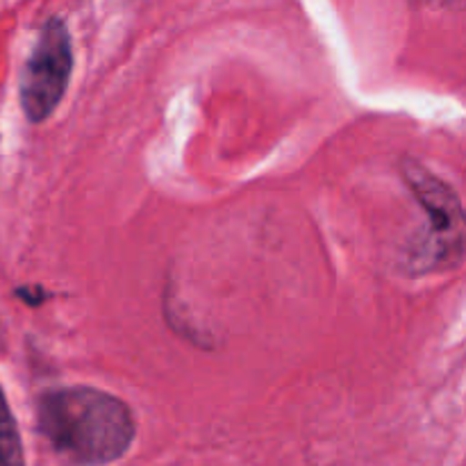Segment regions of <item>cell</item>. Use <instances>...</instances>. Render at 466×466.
Wrapping results in <instances>:
<instances>
[{
	"label": "cell",
	"instance_id": "5b68a950",
	"mask_svg": "<svg viewBox=\"0 0 466 466\" xmlns=\"http://www.w3.org/2000/svg\"><path fill=\"white\" fill-rule=\"evenodd\" d=\"M414 3L423 7H462V0H414Z\"/></svg>",
	"mask_w": 466,
	"mask_h": 466
},
{
	"label": "cell",
	"instance_id": "6da1fadb",
	"mask_svg": "<svg viewBox=\"0 0 466 466\" xmlns=\"http://www.w3.org/2000/svg\"><path fill=\"white\" fill-rule=\"evenodd\" d=\"M39 432L71 466H107L130 451L137 426L130 408L94 387H59L36 405Z\"/></svg>",
	"mask_w": 466,
	"mask_h": 466
},
{
	"label": "cell",
	"instance_id": "7a4b0ae2",
	"mask_svg": "<svg viewBox=\"0 0 466 466\" xmlns=\"http://www.w3.org/2000/svg\"><path fill=\"white\" fill-rule=\"evenodd\" d=\"M403 177L417 194L428 218V230L421 246L412 255V267L431 271L435 267H453L462 259L464 218L462 205L453 187L432 176L426 167L408 162Z\"/></svg>",
	"mask_w": 466,
	"mask_h": 466
},
{
	"label": "cell",
	"instance_id": "277c9868",
	"mask_svg": "<svg viewBox=\"0 0 466 466\" xmlns=\"http://www.w3.org/2000/svg\"><path fill=\"white\" fill-rule=\"evenodd\" d=\"M0 466H25L21 432L3 390H0Z\"/></svg>",
	"mask_w": 466,
	"mask_h": 466
},
{
	"label": "cell",
	"instance_id": "3957f363",
	"mask_svg": "<svg viewBox=\"0 0 466 466\" xmlns=\"http://www.w3.org/2000/svg\"><path fill=\"white\" fill-rule=\"evenodd\" d=\"M73 68L71 35L59 16L44 23L21 76V107L30 123H41L66 94Z\"/></svg>",
	"mask_w": 466,
	"mask_h": 466
}]
</instances>
